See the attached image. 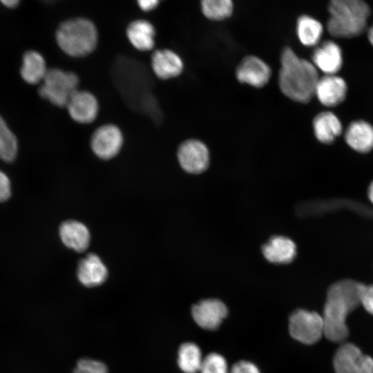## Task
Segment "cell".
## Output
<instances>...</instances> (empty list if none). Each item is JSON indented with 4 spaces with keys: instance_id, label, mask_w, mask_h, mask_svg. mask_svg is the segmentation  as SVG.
Here are the masks:
<instances>
[{
    "instance_id": "17",
    "label": "cell",
    "mask_w": 373,
    "mask_h": 373,
    "mask_svg": "<svg viewBox=\"0 0 373 373\" xmlns=\"http://www.w3.org/2000/svg\"><path fill=\"white\" fill-rule=\"evenodd\" d=\"M261 250L266 260L276 264L289 263L296 256V244L283 236H272L262 246Z\"/></svg>"
},
{
    "instance_id": "3",
    "label": "cell",
    "mask_w": 373,
    "mask_h": 373,
    "mask_svg": "<svg viewBox=\"0 0 373 373\" xmlns=\"http://www.w3.org/2000/svg\"><path fill=\"white\" fill-rule=\"evenodd\" d=\"M328 32L336 38L359 36L366 29L370 10L363 0H329Z\"/></svg>"
},
{
    "instance_id": "24",
    "label": "cell",
    "mask_w": 373,
    "mask_h": 373,
    "mask_svg": "<svg viewBox=\"0 0 373 373\" xmlns=\"http://www.w3.org/2000/svg\"><path fill=\"white\" fill-rule=\"evenodd\" d=\"M200 347L193 343L182 344L178 350V363L184 373H197L200 372L202 362Z\"/></svg>"
},
{
    "instance_id": "28",
    "label": "cell",
    "mask_w": 373,
    "mask_h": 373,
    "mask_svg": "<svg viewBox=\"0 0 373 373\" xmlns=\"http://www.w3.org/2000/svg\"><path fill=\"white\" fill-rule=\"evenodd\" d=\"M73 373H108L106 366L102 362L82 358L78 361Z\"/></svg>"
},
{
    "instance_id": "1",
    "label": "cell",
    "mask_w": 373,
    "mask_h": 373,
    "mask_svg": "<svg viewBox=\"0 0 373 373\" xmlns=\"http://www.w3.org/2000/svg\"><path fill=\"white\" fill-rule=\"evenodd\" d=\"M363 283L350 279L337 281L329 286L322 316L324 336L334 343L344 342L349 334L346 319L360 305Z\"/></svg>"
},
{
    "instance_id": "29",
    "label": "cell",
    "mask_w": 373,
    "mask_h": 373,
    "mask_svg": "<svg viewBox=\"0 0 373 373\" xmlns=\"http://www.w3.org/2000/svg\"><path fill=\"white\" fill-rule=\"evenodd\" d=\"M360 305L367 312L373 315V284H362L360 294Z\"/></svg>"
},
{
    "instance_id": "15",
    "label": "cell",
    "mask_w": 373,
    "mask_h": 373,
    "mask_svg": "<svg viewBox=\"0 0 373 373\" xmlns=\"http://www.w3.org/2000/svg\"><path fill=\"white\" fill-rule=\"evenodd\" d=\"M344 139L353 151L367 153L373 149V126L364 119L354 120L345 128Z\"/></svg>"
},
{
    "instance_id": "12",
    "label": "cell",
    "mask_w": 373,
    "mask_h": 373,
    "mask_svg": "<svg viewBox=\"0 0 373 373\" xmlns=\"http://www.w3.org/2000/svg\"><path fill=\"white\" fill-rule=\"evenodd\" d=\"M312 59L316 68L325 75H336L343 64V51L334 41H324L316 46Z\"/></svg>"
},
{
    "instance_id": "16",
    "label": "cell",
    "mask_w": 373,
    "mask_h": 373,
    "mask_svg": "<svg viewBox=\"0 0 373 373\" xmlns=\"http://www.w3.org/2000/svg\"><path fill=\"white\" fill-rule=\"evenodd\" d=\"M151 68L161 79H169L180 75L184 68L181 57L169 49L157 50L151 56Z\"/></svg>"
},
{
    "instance_id": "14",
    "label": "cell",
    "mask_w": 373,
    "mask_h": 373,
    "mask_svg": "<svg viewBox=\"0 0 373 373\" xmlns=\"http://www.w3.org/2000/svg\"><path fill=\"white\" fill-rule=\"evenodd\" d=\"M271 74L269 66L254 55L244 57L236 69V77L239 82L256 88L265 86Z\"/></svg>"
},
{
    "instance_id": "30",
    "label": "cell",
    "mask_w": 373,
    "mask_h": 373,
    "mask_svg": "<svg viewBox=\"0 0 373 373\" xmlns=\"http://www.w3.org/2000/svg\"><path fill=\"white\" fill-rule=\"evenodd\" d=\"M229 373H260V372L253 363L241 361L233 365Z\"/></svg>"
},
{
    "instance_id": "13",
    "label": "cell",
    "mask_w": 373,
    "mask_h": 373,
    "mask_svg": "<svg viewBox=\"0 0 373 373\" xmlns=\"http://www.w3.org/2000/svg\"><path fill=\"white\" fill-rule=\"evenodd\" d=\"M66 108L70 117L80 124H90L97 117L99 103L95 96L86 90H77L68 99Z\"/></svg>"
},
{
    "instance_id": "6",
    "label": "cell",
    "mask_w": 373,
    "mask_h": 373,
    "mask_svg": "<svg viewBox=\"0 0 373 373\" xmlns=\"http://www.w3.org/2000/svg\"><path fill=\"white\" fill-rule=\"evenodd\" d=\"M290 335L305 344H314L324 335L322 316L316 312L298 309L289 318Z\"/></svg>"
},
{
    "instance_id": "2",
    "label": "cell",
    "mask_w": 373,
    "mask_h": 373,
    "mask_svg": "<svg viewBox=\"0 0 373 373\" xmlns=\"http://www.w3.org/2000/svg\"><path fill=\"white\" fill-rule=\"evenodd\" d=\"M280 64L278 84L283 93L298 102H309L319 79L314 64L299 57L289 47L283 49Z\"/></svg>"
},
{
    "instance_id": "27",
    "label": "cell",
    "mask_w": 373,
    "mask_h": 373,
    "mask_svg": "<svg viewBox=\"0 0 373 373\" xmlns=\"http://www.w3.org/2000/svg\"><path fill=\"white\" fill-rule=\"evenodd\" d=\"M201 373H229L226 359L218 353H211L202 360Z\"/></svg>"
},
{
    "instance_id": "8",
    "label": "cell",
    "mask_w": 373,
    "mask_h": 373,
    "mask_svg": "<svg viewBox=\"0 0 373 373\" xmlns=\"http://www.w3.org/2000/svg\"><path fill=\"white\" fill-rule=\"evenodd\" d=\"M123 135L115 125L108 124L98 127L90 137V148L96 156L110 160L116 156L123 145Z\"/></svg>"
},
{
    "instance_id": "21",
    "label": "cell",
    "mask_w": 373,
    "mask_h": 373,
    "mask_svg": "<svg viewBox=\"0 0 373 373\" xmlns=\"http://www.w3.org/2000/svg\"><path fill=\"white\" fill-rule=\"evenodd\" d=\"M59 236L63 243L77 252L85 251L90 242V233L88 228L76 220H67L59 227Z\"/></svg>"
},
{
    "instance_id": "20",
    "label": "cell",
    "mask_w": 373,
    "mask_h": 373,
    "mask_svg": "<svg viewBox=\"0 0 373 373\" xmlns=\"http://www.w3.org/2000/svg\"><path fill=\"white\" fill-rule=\"evenodd\" d=\"M126 37L131 45L138 50L149 51L155 46V28L145 19H136L126 28Z\"/></svg>"
},
{
    "instance_id": "4",
    "label": "cell",
    "mask_w": 373,
    "mask_h": 373,
    "mask_svg": "<svg viewBox=\"0 0 373 373\" xmlns=\"http://www.w3.org/2000/svg\"><path fill=\"white\" fill-rule=\"evenodd\" d=\"M55 39L59 47L66 55L81 57L95 50L98 42V33L90 20L75 17L66 19L58 26Z\"/></svg>"
},
{
    "instance_id": "19",
    "label": "cell",
    "mask_w": 373,
    "mask_h": 373,
    "mask_svg": "<svg viewBox=\"0 0 373 373\" xmlns=\"http://www.w3.org/2000/svg\"><path fill=\"white\" fill-rule=\"evenodd\" d=\"M313 129L316 139L325 144L334 142L343 129L338 117L331 111H323L313 120Z\"/></svg>"
},
{
    "instance_id": "26",
    "label": "cell",
    "mask_w": 373,
    "mask_h": 373,
    "mask_svg": "<svg viewBox=\"0 0 373 373\" xmlns=\"http://www.w3.org/2000/svg\"><path fill=\"white\" fill-rule=\"evenodd\" d=\"M17 151V138L0 115V158L11 162L15 158Z\"/></svg>"
},
{
    "instance_id": "10",
    "label": "cell",
    "mask_w": 373,
    "mask_h": 373,
    "mask_svg": "<svg viewBox=\"0 0 373 373\" xmlns=\"http://www.w3.org/2000/svg\"><path fill=\"white\" fill-rule=\"evenodd\" d=\"M192 316L195 323L202 328L216 329L228 314L224 303L216 298L204 299L192 307Z\"/></svg>"
},
{
    "instance_id": "11",
    "label": "cell",
    "mask_w": 373,
    "mask_h": 373,
    "mask_svg": "<svg viewBox=\"0 0 373 373\" xmlns=\"http://www.w3.org/2000/svg\"><path fill=\"white\" fill-rule=\"evenodd\" d=\"M347 84L337 75H325L319 77L314 96L327 107H334L341 104L347 97Z\"/></svg>"
},
{
    "instance_id": "25",
    "label": "cell",
    "mask_w": 373,
    "mask_h": 373,
    "mask_svg": "<svg viewBox=\"0 0 373 373\" xmlns=\"http://www.w3.org/2000/svg\"><path fill=\"white\" fill-rule=\"evenodd\" d=\"M200 8L205 17L213 21H222L233 13L232 0H200Z\"/></svg>"
},
{
    "instance_id": "34",
    "label": "cell",
    "mask_w": 373,
    "mask_h": 373,
    "mask_svg": "<svg viewBox=\"0 0 373 373\" xmlns=\"http://www.w3.org/2000/svg\"><path fill=\"white\" fill-rule=\"evenodd\" d=\"M367 197L371 202V203L373 204V180L370 182L368 189H367Z\"/></svg>"
},
{
    "instance_id": "32",
    "label": "cell",
    "mask_w": 373,
    "mask_h": 373,
    "mask_svg": "<svg viewBox=\"0 0 373 373\" xmlns=\"http://www.w3.org/2000/svg\"><path fill=\"white\" fill-rule=\"evenodd\" d=\"M140 8L149 12L155 9L162 0H136Z\"/></svg>"
},
{
    "instance_id": "7",
    "label": "cell",
    "mask_w": 373,
    "mask_h": 373,
    "mask_svg": "<svg viewBox=\"0 0 373 373\" xmlns=\"http://www.w3.org/2000/svg\"><path fill=\"white\" fill-rule=\"evenodd\" d=\"M333 365L335 373H373V358L351 343L338 348Z\"/></svg>"
},
{
    "instance_id": "22",
    "label": "cell",
    "mask_w": 373,
    "mask_h": 373,
    "mask_svg": "<svg viewBox=\"0 0 373 373\" xmlns=\"http://www.w3.org/2000/svg\"><path fill=\"white\" fill-rule=\"evenodd\" d=\"M296 32L303 45L307 47L316 46L319 44L322 37L323 27L316 18L308 15H303L296 20Z\"/></svg>"
},
{
    "instance_id": "31",
    "label": "cell",
    "mask_w": 373,
    "mask_h": 373,
    "mask_svg": "<svg viewBox=\"0 0 373 373\" xmlns=\"http://www.w3.org/2000/svg\"><path fill=\"white\" fill-rule=\"evenodd\" d=\"M11 195L10 182L8 177L0 171V202L7 200Z\"/></svg>"
},
{
    "instance_id": "23",
    "label": "cell",
    "mask_w": 373,
    "mask_h": 373,
    "mask_svg": "<svg viewBox=\"0 0 373 373\" xmlns=\"http://www.w3.org/2000/svg\"><path fill=\"white\" fill-rule=\"evenodd\" d=\"M47 70L41 53L34 50L25 52L20 70L23 80L29 84H36L44 79Z\"/></svg>"
},
{
    "instance_id": "33",
    "label": "cell",
    "mask_w": 373,
    "mask_h": 373,
    "mask_svg": "<svg viewBox=\"0 0 373 373\" xmlns=\"http://www.w3.org/2000/svg\"><path fill=\"white\" fill-rule=\"evenodd\" d=\"M22 0H0V3L7 9H15L21 3Z\"/></svg>"
},
{
    "instance_id": "35",
    "label": "cell",
    "mask_w": 373,
    "mask_h": 373,
    "mask_svg": "<svg viewBox=\"0 0 373 373\" xmlns=\"http://www.w3.org/2000/svg\"><path fill=\"white\" fill-rule=\"evenodd\" d=\"M367 38L371 45L373 46V24L367 32Z\"/></svg>"
},
{
    "instance_id": "5",
    "label": "cell",
    "mask_w": 373,
    "mask_h": 373,
    "mask_svg": "<svg viewBox=\"0 0 373 373\" xmlns=\"http://www.w3.org/2000/svg\"><path fill=\"white\" fill-rule=\"evenodd\" d=\"M43 81L38 89L39 95L59 107L66 106L70 96L78 90L79 82L75 73L59 68L48 69Z\"/></svg>"
},
{
    "instance_id": "18",
    "label": "cell",
    "mask_w": 373,
    "mask_h": 373,
    "mask_svg": "<svg viewBox=\"0 0 373 373\" xmlns=\"http://www.w3.org/2000/svg\"><path fill=\"white\" fill-rule=\"evenodd\" d=\"M108 271L101 259L95 254H89L78 265L77 277L84 286L91 287L102 284Z\"/></svg>"
},
{
    "instance_id": "9",
    "label": "cell",
    "mask_w": 373,
    "mask_h": 373,
    "mask_svg": "<svg viewBox=\"0 0 373 373\" xmlns=\"http://www.w3.org/2000/svg\"><path fill=\"white\" fill-rule=\"evenodd\" d=\"M177 156L182 169L189 173H201L209 165V149L198 140L190 139L182 142L178 149Z\"/></svg>"
}]
</instances>
